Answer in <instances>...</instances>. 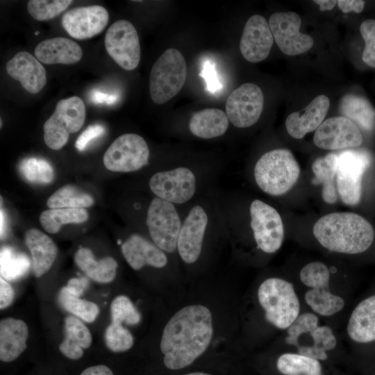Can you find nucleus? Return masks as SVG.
<instances>
[{"instance_id":"1","label":"nucleus","mask_w":375,"mask_h":375,"mask_svg":"<svg viewBox=\"0 0 375 375\" xmlns=\"http://www.w3.org/2000/svg\"><path fill=\"white\" fill-rule=\"evenodd\" d=\"M212 333V314L207 307L196 304L181 308L163 329L160 347L165 365L173 370L190 365L207 349Z\"/></svg>"},{"instance_id":"2","label":"nucleus","mask_w":375,"mask_h":375,"mask_svg":"<svg viewBox=\"0 0 375 375\" xmlns=\"http://www.w3.org/2000/svg\"><path fill=\"white\" fill-rule=\"evenodd\" d=\"M312 231L324 247L342 253H362L371 246L374 238L371 224L362 216L348 212L322 217L315 224Z\"/></svg>"},{"instance_id":"3","label":"nucleus","mask_w":375,"mask_h":375,"mask_svg":"<svg viewBox=\"0 0 375 375\" xmlns=\"http://www.w3.org/2000/svg\"><path fill=\"white\" fill-rule=\"evenodd\" d=\"M300 175L299 165L292 152L277 149L264 153L254 167L258 187L267 194L278 196L289 191Z\"/></svg>"},{"instance_id":"4","label":"nucleus","mask_w":375,"mask_h":375,"mask_svg":"<svg viewBox=\"0 0 375 375\" xmlns=\"http://www.w3.org/2000/svg\"><path fill=\"white\" fill-rule=\"evenodd\" d=\"M258 299L266 320L278 328H288L299 315L300 305L294 286L284 279L264 281L258 288Z\"/></svg>"},{"instance_id":"5","label":"nucleus","mask_w":375,"mask_h":375,"mask_svg":"<svg viewBox=\"0 0 375 375\" xmlns=\"http://www.w3.org/2000/svg\"><path fill=\"white\" fill-rule=\"evenodd\" d=\"M318 324V317L313 313L299 315L288 328L286 343L295 346L301 355L318 360H326V351L335 347L337 340L330 327Z\"/></svg>"},{"instance_id":"6","label":"nucleus","mask_w":375,"mask_h":375,"mask_svg":"<svg viewBox=\"0 0 375 375\" xmlns=\"http://www.w3.org/2000/svg\"><path fill=\"white\" fill-rule=\"evenodd\" d=\"M187 77V65L183 54L169 48L153 64L149 76V92L152 101L162 104L175 97L182 89Z\"/></svg>"},{"instance_id":"7","label":"nucleus","mask_w":375,"mask_h":375,"mask_svg":"<svg viewBox=\"0 0 375 375\" xmlns=\"http://www.w3.org/2000/svg\"><path fill=\"white\" fill-rule=\"evenodd\" d=\"M85 114V103L80 97L73 96L59 101L43 126L45 144L53 150L62 148L69 135L83 126Z\"/></svg>"},{"instance_id":"8","label":"nucleus","mask_w":375,"mask_h":375,"mask_svg":"<svg viewBox=\"0 0 375 375\" xmlns=\"http://www.w3.org/2000/svg\"><path fill=\"white\" fill-rule=\"evenodd\" d=\"M301 281L310 288L304 295L306 303L322 316H331L344 306L343 298L329 290L330 271L322 262L305 265L299 274Z\"/></svg>"},{"instance_id":"9","label":"nucleus","mask_w":375,"mask_h":375,"mask_svg":"<svg viewBox=\"0 0 375 375\" xmlns=\"http://www.w3.org/2000/svg\"><path fill=\"white\" fill-rule=\"evenodd\" d=\"M336 188L342 201L348 206L357 205L362 196V179L372 162L365 150L347 149L338 154Z\"/></svg>"},{"instance_id":"10","label":"nucleus","mask_w":375,"mask_h":375,"mask_svg":"<svg viewBox=\"0 0 375 375\" xmlns=\"http://www.w3.org/2000/svg\"><path fill=\"white\" fill-rule=\"evenodd\" d=\"M146 223L156 245L167 252L174 251L181 224L174 204L154 198L149 205Z\"/></svg>"},{"instance_id":"11","label":"nucleus","mask_w":375,"mask_h":375,"mask_svg":"<svg viewBox=\"0 0 375 375\" xmlns=\"http://www.w3.org/2000/svg\"><path fill=\"white\" fill-rule=\"evenodd\" d=\"M149 150L144 139L135 133L119 136L104 153L103 162L112 172H130L148 163Z\"/></svg>"},{"instance_id":"12","label":"nucleus","mask_w":375,"mask_h":375,"mask_svg":"<svg viewBox=\"0 0 375 375\" xmlns=\"http://www.w3.org/2000/svg\"><path fill=\"white\" fill-rule=\"evenodd\" d=\"M104 44L108 55L122 69L131 71L138 66L140 44L137 31L129 21L114 22L106 33Z\"/></svg>"},{"instance_id":"13","label":"nucleus","mask_w":375,"mask_h":375,"mask_svg":"<svg viewBox=\"0 0 375 375\" xmlns=\"http://www.w3.org/2000/svg\"><path fill=\"white\" fill-rule=\"evenodd\" d=\"M251 227L257 247L268 253L278 251L284 238V228L281 215L267 203L254 200L250 206Z\"/></svg>"},{"instance_id":"14","label":"nucleus","mask_w":375,"mask_h":375,"mask_svg":"<svg viewBox=\"0 0 375 375\" xmlns=\"http://www.w3.org/2000/svg\"><path fill=\"white\" fill-rule=\"evenodd\" d=\"M264 97L259 86L244 83L233 90L226 101V114L236 127L247 128L255 124L263 110Z\"/></svg>"},{"instance_id":"15","label":"nucleus","mask_w":375,"mask_h":375,"mask_svg":"<svg viewBox=\"0 0 375 375\" xmlns=\"http://www.w3.org/2000/svg\"><path fill=\"white\" fill-rule=\"evenodd\" d=\"M301 20L294 12H275L269 20V25L278 47L288 56L303 53L310 49L314 41L311 36L300 32Z\"/></svg>"},{"instance_id":"16","label":"nucleus","mask_w":375,"mask_h":375,"mask_svg":"<svg viewBox=\"0 0 375 375\" xmlns=\"http://www.w3.org/2000/svg\"><path fill=\"white\" fill-rule=\"evenodd\" d=\"M149 187L157 197L172 203H183L193 197L196 179L190 169L181 167L156 173L150 178Z\"/></svg>"},{"instance_id":"17","label":"nucleus","mask_w":375,"mask_h":375,"mask_svg":"<svg viewBox=\"0 0 375 375\" xmlns=\"http://www.w3.org/2000/svg\"><path fill=\"white\" fill-rule=\"evenodd\" d=\"M313 142L323 149H342L360 146L362 136L359 128L343 117H330L315 131Z\"/></svg>"},{"instance_id":"18","label":"nucleus","mask_w":375,"mask_h":375,"mask_svg":"<svg viewBox=\"0 0 375 375\" xmlns=\"http://www.w3.org/2000/svg\"><path fill=\"white\" fill-rule=\"evenodd\" d=\"M108 19V12L103 6L93 5L77 7L63 15L62 26L71 37L85 40L101 33L107 26Z\"/></svg>"},{"instance_id":"19","label":"nucleus","mask_w":375,"mask_h":375,"mask_svg":"<svg viewBox=\"0 0 375 375\" xmlns=\"http://www.w3.org/2000/svg\"><path fill=\"white\" fill-rule=\"evenodd\" d=\"M208 221L205 210L197 205L190 210L181 225L177 240V249L185 262L193 263L199 258Z\"/></svg>"},{"instance_id":"20","label":"nucleus","mask_w":375,"mask_h":375,"mask_svg":"<svg viewBox=\"0 0 375 375\" xmlns=\"http://www.w3.org/2000/svg\"><path fill=\"white\" fill-rule=\"evenodd\" d=\"M274 38L265 17L253 15L247 21L240 42L242 56L249 62H258L268 56Z\"/></svg>"},{"instance_id":"21","label":"nucleus","mask_w":375,"mask_h":375,"mask_svg":"<svg viewBox=\"0 0 375 375\" xmlns=\"http://www.w3.org/2000/svg\"><path fill=\"white\" fill-rule=\"evenodd\" d=\"M6 72L12 78L20 82L29 93L35 94L40 92L47 83L44 67L26 51L17 53L6 64Z\"/></svg>"},{"instance_id":"22","label":"nucleus","mask_w":375,"mask_h":375,"mask_svg":"<svg viewBox=\"0 0 375 375\" xmlns=\"http://www.w3.org/2000/svg\"><path fill=\"white\" fill-rule=\"evenodd\" d=\"M329 106V99L325 95H319L303 111L290 114L285 121L288 134L295 139H301L307 133L316 131L324 122Z\"/></svg>"},{"instance_id":"23","label":"nucleus","mask_w":375,"mask_h":375,"mask_svg":"<svg viewBox=\"0 0 375 375\" xmlns=\"http://www.w3.org/2000/svg\"><path fill=\"white\" fill-rule=\"evenodd\" d=\"M121 250L128 265L135 270L145 265L162 268L167 263L165 253L138 234L131 235L122 244Z\"/></svg>"},{"instance_id":"24","label":"nucleus","mask_w":375,"mask_h":375,"mask_svg":"<svg viewBox=\"0 0 375 375\" xmlns=\"http://www.w3.org/2000/svg\"><path fill=\"white\" fill-rule=\"evenodd\" d=\"M35 55L44 64L71 65L81 60L83 51L76 42L67 38L56 37L40 42L35 49Z\"/></svg>"},{"instance_id":"25","label":"nucleus","mask_w":375,"mask_h":375,"mask_svg":"<svg viewBox=\"0 0 375 375\" xmlns=\"http://www.w3.org/2000/svg\"><path fill=\"white\" fill-rule=\"evenodd\" d=\"M28 329L26 323L12 317L0 322V360L9 362L16 360L26 349Z\"/></svg>"},{"instance_id":"26","label":"nucleus","mask_w":375,"mask_h":375,"mask_svg":"<svg viewBox=\"0 0 375 375\" xmlns=\"http://www.w3.org/2000/svg\"><path fill=\"white\" fill-rule=\"evenodd\" d=\"M24 241L31 254L33 273L36 277H40L53 264L58 248L51 238L35 228L26 233Z\"/></svg>"},{"instance_id":"27","label":"nucleus","mask_w":375,"mask_h":375,"mask_svg":"<svg viewBox=\"0 0 375 375\" xmlns=\"http://www.w3.org/2000/svg\"><path fill=\"white\" fill-rule=\"evenodd\" d=\"M347 333L356 342L375 340V294L362 300L353 310L347 324Z\"/></svg>"},{"instance_id":"28","label":"nucleus","mask_w":375,"mask_h":375,"mask_svg":"<svg viewBox=\"0 0 375 375\" xmlns=\"http://www.w3.org/2000/svg\"><path fill=\"white\" fill-rule=\"evenodd\" d=\"M92 344V335L88 327L76 317L67 316L64 322V339L59 350L69 359L78 360L83 356V349Z\"/></svg>"},{"instance_id":"29","label":"nucleus","mask_w":375,"mask_h":375,"mask_svg":"<svg viewBox=\"0 0 375 375\" xmlns=\"http://www.w3.org/2000/svg\"><path fill=\"white\" fill-rule=\"evenodd\" d=\"M74 262L90 278L96 282L107 283L115 278L118 265L112 257L106 256L97 261L90 249L81 247L75 253Z\"/></svg>"},{"instance_id":"30","label":"nucleus","mask_w":375,"mask_h":375,"mask_svg":"<svg viewBox=\"0 0 375 375\" xmlns=\"http://www.w3.org/2000/svg\"><path fill=\"white\" fill-rule=\"evenodd\" d=\"M226 112L217 108H206L195 112L190 121L191 133L197 137L210 139L225 133L228 126Z\"/></svg>"},{"instance_id":"31","label":"nucleus","mask_w":375,"mask_h":375,"mask_svg":"<svg viewBox=\"0 0 375 375\" xmlns=\"http://www.w3.org/2000/svg\"><path fill=\"white\" fill-rule=\"evenodd\" d=\"M342 116L367 133L375 130V109L365 98L356 94L344 95L340 103Z\"/></svg>"},{"instance_id":"32","label":"nucleus","mask_w":375,"mask_h":375,"mask_svg":"<svg viewBox=\"0 0 375 375\" xmlns=\"http://www.w3.org/2000/svg\"><path fill=\"white\" fill-rule=\"evenodd\" d=\"M338 154L329 153L317 158L312 165L314 178L313 184H322V196L326 203L332 204L338 200V192L335 179L338 170Z\"/></svg>"},{"instance_id":"33","label":"nucleus","mask_w":375,"mask_h":375,"mask_svg":"<svg viewBox=\"0 0 375 375\" xmlns=\"http://www.w3.org/2000/svg\"><path fill=\"white\" fill-rule=\"evenodd\" d=\"M88 213L85 208H53L44 210L40 217L43 228L49 233H56L63 224L85 222Z\"/></svg>"},{"instance_id":"34","label":"nucleus","mask_w":375,"mask_h":375,"mask_svg":"<svg viewBox=\"0 0 375 375\" xmlns=\"http://www.w3.org/2000/svg\"><path fill=\"white\" fill-rule=\"evenodd\" d=\"M276 367L283 375H322V365L318 360L299 353L281 355Z\"/></svg>"},{"instance_id":"35","label":"nucleus","mask_w":375,"mask_h":375,"mask_svg":"<svg viewBox=\"0 0 375 375\" xmlns=\"http://www.w3.org/2000/svg\"><path fill=\"white\" fill-rule=\"evenodd\" d=\"M58 301L63 309L88 323L93 322L99 312V307L96 303L81 299L79 296L70 291L67 286L60 290Z\"/></svg>"},{"instance_id":"36","label":"nucleus","mask_w":375,"mask_h":375,"mask_svg":"<svg viewBox=\"0 0 375 375\" xmlns=\"http://www.w3.org/2000/svg\"><path fill=\"white\" fill-rule=\"evenodd\" d=\"M31 265L29 258L24 253L9 246L1 247L0 270L4 279L15 281L23 277L28 272Z\"/></svg>"},{"instance_id":"37","label":"nucleus","mask_w":375,"mask_h":375,"mask_svg":"<svg viewBox=\"0 0 375 375\" xmlns=\"http://www.w3.org/2000/svg\"><path fill=\"white\" fill-rule=\"evenodd\" d=\"M93 198L89 194L76 186L67 185L56 190L47 200V205L51 208H85L91 206Z\"/></svg>"},{"instance_id":"38","label":"nucleus","mask_w":375,"mask_h":375,"mask_svg":"<svg viewBox=\"0 0 375 375\" xmlns=\"http://www.w3.org/2000/svg\"><path fill=\"white\" fill-rule=\"evenodd\" d=\"M19 170L24 178L33 183L47 184L51 183L54 177L52 166L43 158H25L19 165Z\"/></svg>"},{"instance_id":"39","label":"nucleus","mask_w":375,"mask_h":375,"mask_svg":"<svg viewBox=\"0 0 375 375\" xmlns=\"http://www.w3.org/2000/svg\"><path fill=\"white\" fill-rule=\"evenodd\" d=\"M71 3V0H31L27 3V10L35 19L47 21L60 14Z\"/></svg>"},{"instance_id":"40","label":"nucleus","mask_w":375,"mask_h":375,"mask_svg":"<svg viewBox=\"0 0 375 375\" xmlns=\"http://www.w3.org/2000/svg\"><path fill=\"white\" fill-rule=\"evenodd\" d=\"M112 322L136 325L141 320V315L132 301L124 295L117 296L110 304Z\"/></svg>"},{"instance_id":"41","label":"nucleus","mask_w":375,"mask_h":375,"mask_svg":"<svg viewBox=\"0 0 375 375\" xmlns=\"http://www.w3.org/2000/svg\"><path fill=\"white\" fill-rule=\"evenodd\" d=\"M104 340L107 347L115 353L124 352L133 345L131 333L122 324L111 322L104 333Z\"/></svg>"},{"instance_id":"42","label":"nucleus","mask_w":375,"mask_h":375,"mask_svg":"<svg viewBox=\"0 0 375 375\" xmlns=\"http://www.w3.org/2000/svg\"><path fill=\"white\" fill-rule=\"evenodd\" d=\"M360 32L365 44L362 59L365 64L375 68V19L363 21L360 26Z\"/></svg>"},{"instance_id":"43","label":"nucleus","mask_w":375,"mask_h":375,"mask_svg":"<svg viewBox=\"0 0 375 375\" xmlns=\"http://www.w3.org/2000/svg\"><path fill=\"white\" fill-rule=\"evenodd\" d=\"M105 132L106 128L101 124H95L88 126L76 140V148L80 151H84L92 140L101 138Z\"/></svg>"},{"instance_id":"44","label":"nucleus","mask_w":375,"mask_h":375,"mask_svg":"<svg viewBox=\"0 0 375 375\" xmlns=\"http://www.w3.org/2000/svg\"><path fill=\"white\" fill-rule=\"evenodd\" d=\"M199 76L205 79L207 90L209 92H215L222 88V84L215 69V65L210 61L206 60L203 64V69Z\"/></svg>"},{"instance_id":"45","label":"nucleus","mask_w":375,"mask_h":375,"mask_svg":"<svg viewBox=\"0 0 375 375\" xmlns=\"http://www.w3.org/2000/svg\"><path fill=\"white\" fill-rule=\"evenodd\" d=\"M89 97L90 101L94 104L113 105L118 101L119 94L94 89L90 92Z\"/></svg>"},{"instance_id":"46","label":"nucleus","mask_w":375,"mask_h":375,"mask_svg":"<svg viewBox=\"0 0 375 375\" xmlns=\"http://www.w3.org/2000/svg\"><path fill=\"white\" fill-rule=\"evenodd\" d=\"M14 291L6 279L0 278V308L9 306L14 299Z\"/></svg>"},{"instance_id":"47","label":"nucleus","mask_w":375,"mask_h":375,"mask_svg":"<svg viewBox=\"0 0 375 375\" xmlns=\"http://www.w3.org/2000/svg\"><path fill=\"white\" fill-rule=\"evenodd\" d=\"M337 4L343 12L353 11L360 13L364 8L365 1L362 0H339L337 1Z\"/></svg>"},{"instance_id":"48","label":"nucleus","mask_w":375,"mask_h":375,"mask_svg":"<svg viewBox=\"0 0 375 375\" xmlns=\"http://www.w3.org/2000/svg\"><path fill=\"white\" fill-rule=\"evenodd\" d=\"M88 284V281L85 278H72L68 281L66 286L70 291L81 297Z\"/></svg>"},{"instance_id":"49","label":"nucleus","mask_w":375,"mask_h":375,"mask_svg":"<svg viewBox=\"0 0 375 375\" xmlns=\"http://www.w3.org/2000/svg\"><path fill=\"white\" fill-rule=\"evenodd\" d=\"M80 375H114V374L108 366L98 365L86 368Z\"/></svg>"},{"instance_id":"50","label":"nucleus","mask_w":375,"mask_h":375,"mask_svg":"<svg viewBox=\"0 0 375 375\" xmlns=\"http://www.w3.org/2000/svg\"><path fill=\"white\" fill-rule=\"evenodd\" d=\"M314 2L319 6L322 11L331 10L337 4V1L334 0H316Z\"/></svg>"},{"instance_id":"51","label":"nucleus","mask_w":375,"mask_h":375,"mask_svg":"<svg viewBox=\"0 0 375 375\" xmlns=\"http://www.w3.org/2000/svg\"><path fill=\"white\" fill-rule=\"evenodd\" d=\"M7 230V221L6 218L5 213L2 209H1L0 212V233L1 239L3 240L6 234Z\"/></svg>"},{"instance_id":"52","label":"nucleus","mask_w":375,"mask_h":375,"mask_svg":"<svg viewBox=\"0 0 375 375\" xmlns=\"http://www.w3.org/2000/svg\"><path fill=\"white\" fill-rule=\"evenodd\" d=\"M183 375H211V374L204 373V372H192V373H189V374H186Z\"/></svg>"}]
</instances>
